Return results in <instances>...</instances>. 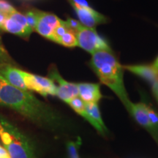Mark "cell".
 <instances>
[{"label":"cell","mask_w":158,"mask_h":158,"mask_svg":"<svg viewBox=\"0 0 158 158\" xmlns=\"http://www.w3.org/2000/svg\"><path fill=\"white\" fill-rule=\"evenodd\" d=\"M86 111L88 114V121L102 135L107 132V128L102 120L98 103H85Z\"/></svg>","instance_id":"14"},{"label":"cell","mask_w":158,"mask_h":158,"mask_svg":"<svg viewBox=\"0 0 158 158\" xmlns=\"http://www.w3.org/2000/svg\"><path fill=\"white\" fill-rule=\"evenodd\" d=\"M152 66L154 69H155V70L158 73V56H157V58L155 59V61H154L153 64H152Z\"/></svg>","instance_id":"27"},{"label":"cell","mask_w":158,"mask_h":158,"mask_svg":"<svg viewBox=\"0 0 158 158\" xmlns=\"http://www.w3.org/2000/svg\"><path fill=\"white\" fill-rule=\"evenodd\" d=\"M15 10L14 7L6 0H0V13L9 15Z\"/></svg>","instance_id":"22"},{"label":"cell","mask_w":158,"mask_h":158,"mask_svg":"<svg viewBox=\"0 0 158 158\" xmlns=\"http://www.w3.org/2000/svg\"><path fill=\"white\" fill-rule=\"evenodd\" d=\"M124 70H127L132 73L141 77L153 85L158 80V73L152 66L149 64H132L123 66Z\"/></svg>","instance_id":"13"},{"label":"cell","mask_w":158,"mask_h":158,"mask_svg":"<svg viewBox=\"0 0 158 158\" xmlns=\"http://www.w3.org/2000/svg\"><path fill=\"white\" fill-rule=\"evenodd\" d=\"M0 62H5L9 63V64H13V59L10 56L7 50H6L5 47L2 42L1 37H0Z\"/></svg>","instance_id":"21"},{"label":"cell","mask_w":158,"mask_h":158,"mask_svg":"<svg viewBox=\"0 0 158 158\" xmlns=\"http://www.w3.org/2000/svg\"><path fill=\"white\" fill-rule=\"evenodd\" d=\"M1 29L26 39L29 38L33 31L27 23L25 15L16 10L7 15Z\"/></svg>","instance_id":"6"},{"label":"cell","mask_w":158,"mask_h":158,"mask_svg":"<svg viewBox=\"0 0 158 158\" xmlns=\"http://www.w3.org/2000/svg\"><path fill=\"white\" fill-rule=\"evenodd\" d=\"M0 105L7 106L42 127L56 128L59 116L48 105L27 91L19 89L4 80L0 90Z\"/></svg>","instance_id":"1"},{"label":"cell","mask_w":158,"mask_h":158,"mask_svg":"<svg viewBox=\"0 0 158 158\" xmlns=\"http://www.w3.org/2000/svg\"><path fill=\"white\" fill-rule=\"evenodd\" d=\"M0 158H10L7 150L2 145H0Z\"/></svg>","instance_id":"24"},{"label":"cell","mask_w":158,"mask_h":158,"mask_svg":"<svg viewBox=\"0 0 158 158\" xmlns=\"http://www.w3.org/2000/svg\"><path fill=\"white\" fill-rule=\"evenodd\" d=\"M7 15H6L5 14H3V13H0V29L2 28V27L4 22H5V21L7 19Z\"/></svg>","instance_id":"26"},{"label":"cell","mask_w":158,"mask_h":158,"mask_svg":"<svg viewBox=\"0 0 158 158\" xmlns=\"http://www.w3.org/2000/svg\"><path fill=\"white\" fill-rule=\"evenodd\" d=\"M37 23L35 30L42 36L51 40L54 29L60 23L59 19L56 15L45 12L37 11Z\"/></svg>","instance_id":"9"},{"label":"cell","mask_w":158,"mask_h":158,"mask_svg":"<svg viewBox=\"0 0 158 158\" xmlns=\"http://www.w3.org/2000/svg\"><path fill=\"white\" fill-rule=\"evenodd\" d=\"M130 113L135 118L136 122L140 125H141L146 130H147L155 138V139L158 141L157 130L153 127L152 124L150 122L147 111V104L144 103V102H139V103H133L132 102Z\"/></svg>","instance_id":"11"},{"label":"cell","mask_w":158,"mask_h":158,"mask_svg":"<svg viewBox=\"0 0 158 158\" xmlns=\"http://www.w3.org/2000/svg\"><path fill=\"white\" fill-rule=\"evenodd\" d=\"M81 144V140L78 138L76 141H69L67 143V150L69 158H80L78 155V149Z\"/></svg>","instance_id":"17"},{"label":"cell","mask_w":158,"mask_h":158,"mask_svg":"<svg viewBox=\"0 0 158 158\" xmlns=\"http://www.w3.org/2000/svg\"><path fill=\"white\" fill-rule=\"evenodd\" d=\"M3 81H4V80H3V79H2V78H1V77H0V90H1L2 86Z\"/></svg>","instance_id":"28"},{"label":"cell","mask_w":158,"mask_h":158,"mask_svg":"<svg viewBox=\"0 0 158 158\" xmlns=\"http://www.w3.org/2000/svg\"><path fill=\"white\" fill-rule=\"evenodd\" d=\"M76 34L78 46L90 54H92L99 51L111 50L107 41L98 35L95 29L81 25Z\"/></svg>","instance_id":"4"},{"label":"cell","mask_w":158,"mask_h":158,"mask_svg":"<svg viewBox=\"0 0 158 158\" xmlns=\"http://www.w3.org/2000/svg\"><path fill=\"white\" fill-rule=\"evenodd\" d=\"M152 92L154 95L155 96V98L158 102V80L153 85H152Z\"/></svg>","instance_id":"25"},{"label":"cell","mask_w":158,"mask_h":158,"mask_svg":"<svg viewBox=\"0 0 158 158\" xmlns=\"http://www.w3.org/2000/svg\"><path fill=\"white\" fill-rule=\"evenodd\" d=\"M0 77L6 82L19 89L28 90L21 76V70L16 68L13 64L0 62Z\"/></svg>","instance_id":"10"},{"label":"cell","mask_w":158,"mask_h":158,"mask_svg":"<svg viewBox=\"0 0 158 158\" xmlns=\"http://www.w3.org/2000/svg\"><path fill=\"white\" fill-rule=\"evenodd\" d=\"M49 78L53 81H56L58 84L56 91V96L63 101L68 103L72 99L78 96V89L77 84L70 83L65 81L55 66L51 67L48 71Z\"/></svg>","instance_id":"7"},{"label":"cell","mask_w":158,"mask_h":158,"mask_svg":"<svg viewBox=\"0 0 158 158\" xmlns=\"http://www.w3.org/2000/svg\"><path fill=\"white\" fill-rule=\"evenodd\" d=\"M68 104L76 112V113H78L79 115L83 116L86 120L87 119L88 114L86 111L85 102L83 101L78 96L72 99Z\"/></svg>","instance_id":"15"},{"label":"cell","mask_w":158,"mask_h":158,"mask_svg":"<svg viewBox=\"0 0 158 158\" xmlns=\"http://www.w3.org/2000/svg\"><path fill=\"white\" fill-rule=\"evenodd\" d=\"M68 27H67L66 23H65L64 21L61 20L60 23L57 26L56 28L54 29V33H53L52 36L51 37V40H53L54 42H56L58 43L59 40L64 35L67 31L68 30Z\"/></svg>","instance_id":"18"},{"label":"cell","mask_w":158,"mask_h":158,"mask_svg":"<svg viewBox=\"0 0 158 158\" xmlns=\"http://www.w3.org/2000/svg\"><path fill=\"white\" fill-rule=\"evenodd\" d=\"M37 10H30L27 11L24 15L26 19H27V23L29 27L32 29L33 31L35 30V27H36L37 23Z\"/></svg>","instance_id":"19"},{"label":"cell","mask_w":158,"mask_h":158,"mask_svg":"<svg viewBox=\"0 0 158 158\" xmlns=\"http://www.w3.org/2000/svg\"><path fill=\"white\" fill-rule=\"evenodd\" d=\"M21 76L28 90L34 91L41 95H56L57 86L51 78L29 73L21 70Z\"/></svg>","instance_id":"5"},{"label":"cell","mask_w":158,"mask_h":158,"mask_svg":"<svg viewBox=\"0 0 158 158\" xmlns=\"http://www.w3.org/2000/svg\"><path fill=\"white\" fill-rule=\"evenodd\" d=\"M147 111L148 116L150 120V122L152 126L157 130L158 129V113L156 110L153 109L151 106H148L147 104Z\"/></svg>","instance_id":"20"},{"label":"cell","mask_w":158,"mask_h":158,"mask_svg":"<svg viewBox=\"0 0 158 158\" xmlns=\"http://www.w3.org/2000/svg\"><path fill=\"white\" fill-rule=\"evenodd\" d=\"M58 43L64 45V46L68 47V48H73V47L78 46L76 32L70 29H68L67 32L61 37Z\"/></svg>","instance_id":"16"},{"label":"cell","mask_w":158,"mask_h":158,"mask_svg":"<svg viewBox=\"0 0 158 158\" xmlns=\"http://www.w3.org/2000/svg\"><path fill=\"white\" fill-rule=\"evenodd\" d=\"M89 64L102 84L109 87L130 112L132 102L124 84V68L110 51H99L92 54Z\"/></svg>","instance_id":"2"},{"label":"cell","mask_w":158,"mask_h":158,"mask_svg":"<svg viewBox=\"0 0 158 158\" xmlns=\"http://www.w3.org/2000/svg\"><path fill=\"white\" fill-rule=\"evenodd\" d=\"M0 139L10 158H37L27 136L1 114Z\"/></svg>","instance_id":"3"},{"label":"cell","mask_w":158,"mask_h":158,"mask_svg":"<svg viewBox=\"0 0 158 158\" xmlns=\"http://www.w3.org/2000/svg\"><path fill=\"white\" fill-rule=\"evenodd\" d=\"M78 97L85 103H98L102 98L100 85L93 83H78Z\"/></svg>","instance_id":"12"},{"label":"cell","mask_w":158,"mask_h":158,"mask_svg":"<svg viewBox=\"0 0 158 158\" xmlns=\"http://www.w3.org/2000/svg\"><path fill=\"white\" fill-rule=\"evenodd\" d=\"M65 23H66L67 27H68L69 29L75 31V32H76L82 25L79 21L73 19H71V18H68L67 21H65Z\"/></svg>","instance_id":"23"},{"label":"cell","mask_w":158,"mask_h":158,"mask_svg":"<svg viewBox=\"0 0 158 158\" xmlns=\"http://www.w3.org/2000/svg\"><path fill=\"white\" fill-rule=\"evenodd\" d=\"M68 1L78 15L80 23L84 27L94 29L98 25L107 22V19L103 15L92 8L90 6L82 7L75 4L71 0Z\"/></svg>","instance_id":"8"}]
</instances>
